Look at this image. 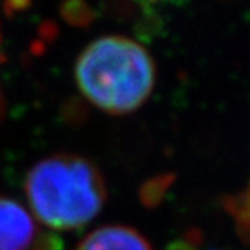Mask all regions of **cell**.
Instances as JSON below:
<instances>
[{
  "label": "cell",
  "instance_id": "cell-1",
  "mask_svg": "<svg viewBox=\"0 0 250 250\" xmlns=\"http://www.w3.org/2000/svg\"><path fill=\"white\" fill-rule=\"evenodd\" d=\"M24 191L32 216L53 230L91 223L107 198L98 167L76 154H55L35 163L26 175Z\"/></svg>",
  "mask_w": 250,
  "mask_h": 250
},
{
  "label": "cell",
  "instance_id": "cell-2",
  "mask_svg": "<svg viewBox=\"0 0 250 250\" xmlns=\"http://www.w3.org/2000/svg\"><path fill=\"white\" fill-rule=\"evenodd\" d=\"M74 76L79 91L92 105L125 115L148 100L155 83V65L137 41L105 35L83 48Z\"/></svg>",
  "mask_w": 250,
  "mask_h": 250
},
{
  "label": "cell",
  "instance_id": "cell-3",
  "mask_svg": "<svg viewBox=\"0 0 250 250\" xmlns=\"http://www.w3.org/2000/svg\"><path fill=\"white\" fill-rule=\"evenodd\" d=\"M0 250H61L29 208L0 193Z\"/></svg>",
  "mask_w": 250,
  "mask_h": 250
},
{
  "label": "cell",
  "instance_id": "cell-4",
  "mask_svg": "<svg viewBox=\"0 0 250 250\" xmlns=\"http://www.w3.org/2000/svg\"><path fill=\"white\" fill-rule=\"evenodd\" d=\"M76 250H151V246L136 229L109 225L89 232Z\"/></svg>",
  "mask_w": 250,
  "mask_h": 250
},
{
  "label": "cell",
  "instance_id": "cell-5",
  "mask_svg": "<svg viewBox=\"0 0 250 250\" xmlns=\"http://www.w3.org/2000/svg\"><path fill=\"white\" fill-rule=\"evenodd\" d=\"M0 44H2V38H0ZM3 61V55H2V50H0V63ZM3 115V97H2V91H0V118Z\"/></svg>",
  "mask_w": 250,
  "mask_h": 250
}]
</instances>
